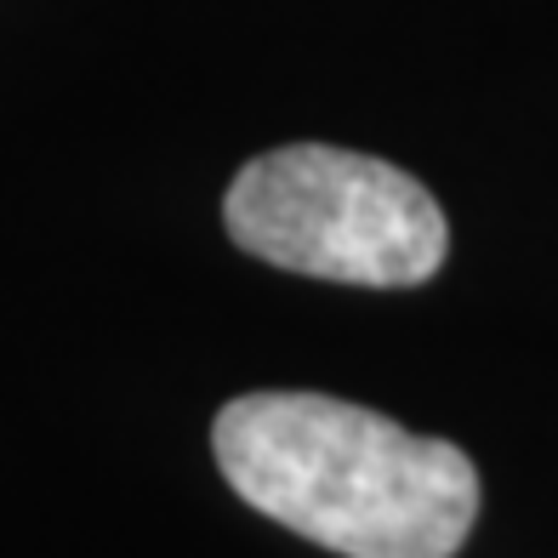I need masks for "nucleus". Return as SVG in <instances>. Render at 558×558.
<instances>
[{"label": "nucleus", "instance_id": "f257e3e1", "mask_svg": "<svg viewBox=\"0 0 558 558\" xmlns=\"http://www.w3.org/2000/svg\"><path fill=\"white\" fill-rule=\"evenodd\" d=\"M211 456L240 501L342 558H456L478 519L468 450L331 393L222 404Z\"/></svg>", "mask_w": 558, "mask_h": 558}, {"label": "nucleus", "instance_id": "f03ea898", "mask_svg": "<svg viewBox=\"0 0 558 558\" xmlns=\"http://www.w3.org/2000/svg\"><path fill=\"white\" fill-rule=\"evenodd\" d=\"M240 251L331 286L404 291L445 268L450 222L411 171L331 143H286L251 160L222 199Z\"/></svg>", "mask_w": 558, "mask_h": 558}]
</instances>
